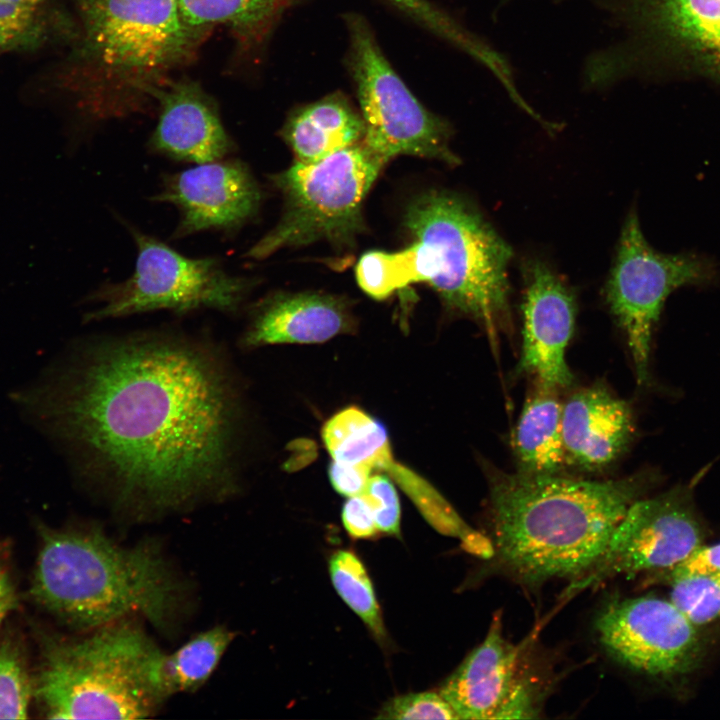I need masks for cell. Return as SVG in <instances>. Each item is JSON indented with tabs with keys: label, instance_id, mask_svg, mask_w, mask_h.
Returning a JSON list of instances; mask_svg holds the SVG:
<instances>
[{
	"label": "cell",
	"instance_id": "cell-1",
	"mask_svg": "<svg viewBox=\"0 0 720 720\" xmlns=\"http://www.w3.org/2000/svg\"><path fill=\"white\" fill-rule=\"evenodd\" d=\"M84 344L26 398L78 470L136 510L232 495L242 407L220 354L170 332Z\"/></svg>",
	"mask_w": 720,
	"mask_h": 720
},
{
	"label": "cell",
	"instance_id": "cell-2",
	"mask_svg": "<svg viewBox=\"0 0 720 720\" xmlns=\"http://www.w3.org/2000/svg\"><path fill=\"white\" fill-rule=\"evenodd\" d=\"M489 479L485 535L493 554L485 568L527 589L584 576L629 508L657 482L652 472L606 481L522 471Z\"/></svg>",
	"mask_w": 720,
	"mask_h": 720
},
{
	"label": "cell",
	"instance_id": "cell-3",
	"mask_svg": "<svg viewBox=\"0 0 720 720\" xmlns=\"http://www.w3.org/2000/svg\"><path fill=\"white\" fill-rule=\"evenodd\" d=\"M73 3L80 30L64 67V86L95 121L156 106L160 91L206 36L186 23L177 0Z\"/></svg>",
	"mask_w": 720,
	"mask_h": 720
},
{
	"label": "cell",
	"instance_id": "cell-4",
	"mask_svg": "<svg viewBox=\"0 0 720 720\" xmlns=\"http://www.w3.org/2000/svg\"><path fill=\"white\" fill-rule=\"evenodd\" d=\"M41 535L31 595L65 623L96 629L141 615L163 628L176 615L181 584L151 543L122 546L96 528Z\"/></svg>",
	"mask_w": 720,
	"mask_h": 720
},
{
	"label": "cell",
	"instance_id": "cell-5",
	"mask_svg": "<svg viewBox=\"0 0 720 720\" xmlns=\"http://www.w3.org/2000/svg\"><path fill=\"white\" fill-rule=\"evenodd\" d=\"M403 225L412 242L383 253L386 284L397 291L426 283L449 309L478 321L494 344L510 320L509 244L469 201L444 190L414 197Z\"/></svg>",
	"mask_w": 720,
	"mask_h": 720
},
{
	"label": "cell",
	"instance_id": "cell-6",
	"mask_svg": "<svg viewBox=\"0 0 720 720\" xmlns=\"http://www.w3.org/2000/svg\"><path fill=\"white\" fill-rule=\"evenodd\" d=\"M166 656L122 619L79 639H50L34 695L50 719H144L172 695Z\"/></svg>",
	"mask_w": 720,
	"mask_h": 720
},
{
	"label": "cell",
	"instance_id": "cell-7",
	"mask_svg": "<svg viewBox=\"0 0 720 720\" xmlns=\"http://www.w3.org/2000/svg\"><path fill=\"white\" fill-rule=\"evenodd\" d=\"M386 162L363 142L270 176L283 197L276 225L247 252L263 260L284 248L325 241L352 248L365 230L363 204Z\"/></svg>",
	"mask_w": 720,
	"mask_h": 720
},
{
	"label": "cell",
	"instance_id": "cell-8",
	"mask_svg": "<svg viewBox=\"0 0 720 720\" xmlns=\"http://www.w3.org/2000/svg\"><path fill=\"white\" fill-rule=\"evenodd\" d=\"M122 223L135 243L134 270L128 278L106 282L88 296L96 307L85 313L86 322L157 310L235 313L256 284L254 278L230 273L217 257H188L134 225Z\"/></svg>",
	"mask_w": 720,
	"mask_h": 720
},
{
	"label": "cell",
	"instance_id": "cell-9",
	"mask_svg": "<svg viewBox=\"0 0 720 720\" xmlns=\"http://www.w3.org/2000/svg\"><path fill=\"white\" fill-rule=\"evenodd\" d=\"M611 9L631 39L598 59L606 80L641 72L720 85V0H614Z\"/></svg>",
	"mask_w": 720,
	"mask_h": 720
},
{
	"label": "cell",
	"instance_id": "cell-10",
	"mask_svg": "<svg viewBox=\"0 0 720 720\" xmlns=\"http://www.w3.org/2000/svg\"><path fill=\"white\" fill-rule=\"evenodd\" d=\"M347 64L365 124L363 144L386 163L399 155L460 163L448 123L428 111L395 72L364 18L346 17Z\"/></svg>",
	"mask_w": 720,
	"mask_h": 720
},
{
	"label": "cell",
	"instance_id": "cell-11",
	"mask_svg": "<svg viewBox=\"0 0 720 720\" xmlns=\"http://www.w3.org/2000/svg\"><path fill=\"white\" fill-rule=\"evenodd\" d=\"M718 272L708 256L654 249L643 234L637 211L630 210L605 285V298L625 333L639 385L649 380L652 335L668 296L682 287L711 285Z\"/></svg>",
	"mask_w": 720,
	"mask_h": 720
},
{
	"label": "cell",
	"instance_id": "cell-12",
	"mask_svg": "<svg viewBox=\"0 0 720 720\" xmlns=\"http://www.w3.org/2000/svg\"><path fill=\"white\" fill-rule=\"evenodd\" d=\"M555 670L536 640L509 641L501 612L483 641L448 677L439 693L458 719H535L555 686Z\"/></svg>",
	"mask_w": 720,
	"mask_h": 720
},
{
	"label": "cell",
	"instance_id": "cell-13",
	"mask_svg": "<svg viewBox=\"0 0 720 720\" xmlns=\"http://www.w3.org/2000/svg\"><path fill=\"white\" fill-rule=\"evenodd\" d=\"M705 538L692 488L678 485L633 503L596 564L569 583L562 599L618 576L656 578L687 559Z\"/></svg>",
	"mask_w": 720,
	"mask_h": 720
},
{
	"label": "cell",
	"instance_id": "cell-14",
	"mask_svg": "<svg viewBox=\"0 0 720 720\" xmlns=\"http://www.w3.org/2000/svg\"><path fill=\"white\" fill-rule=\"evenodd\" d=\"M668 599L638 596L614 599L594 622L597 639L622 667L653 678L688 674L700 664L704 639Z\"/></svg>",
	"mask_w": 720,
	"mask_h": 720
},
{
	"label": "cell",
	"instance_id": "cell-15",
	"mask_svg": "<svg viewBox=\"0 0 720 720\" xmlns=\"http://www.w3.org/2000/svg\"><path fill=\"white\" fill-rule=\"evenodd\" d=\"M263 194L246 163L231 157L162 176L152 201L179 214L172 234L182 239L204 231L233 233L258 214Z\"/></svg>",
	"mask_w": 720,
	"mask_h": 720
},
{
	"label": "cell",
	"instance_id": "cell-16",
	"mask_svg": "<svg viewBox=\"0 0 720 720\" xmlns=\"http://www.w3.org/2000/svg\"><path fill=\"white\" fill-rule=\"evenodd\" d=\"M523 345L518 371L556 390L572 384L565 351L573 334L576 304L572 289L540 260L524 265Z\"/></svg>",
	"mask_w": 720,
	"mask_h": 720
},
{
	"label": "cell",
	"instance_id": "cell-17",
	"mask_svg": "<svg viewBox=\"0 0 720 720\" xmlns=\"http://www.w3.org/2000/svg\"><path fill=\"white\" fill-rule=\"evenodd\" d=\"M158 119L148 141L151 152L200 164L230 157L235 143L215 100L192 79H171L156 99Z\"/></svg>",
	"mask_w": 720,
	"mask_h": 720
},
{
	"label": "cell",
	"instance_id": "cell-18",
	"mask_svg": "<svg viewBox=\"0 0 720 720\" xmlns=\"http://www.w3.org/2000/svg\"><path fill=\"white\" fill-rule=\"evenodd\" d=\"M355 324L350 304L341 296L279 291L254 306L240 344L244 348H256L322 343L351 333Z\"/></svg>",
	"mask_w": 720,
	"mask_h": 720
},
{
	"label": "cell",
	"instance_id": "cell-19",
	"mask_svg": "<svg viewBox=\"0 0 720 720\" xmlns=\"http://www.w3.org/2000/svg\"><path fill=\"white\" fill-rule=\"evenodd\" d=\"M634 432L628 404L602 386L573 394L562 406L566 463L581 469H601L628 446Z\"/></svg>",
	"mask_w": 720,
	"mask_h": 720
},
{
	"label": "cell",
	"instance_id": "cell-20",
	"mask_svg": "<svg viewBox=\"0 0 720 720\" xmlns=\"http://www.w3.org/2000/svg\"><path fill=\"white\" fill-rule=\"evenodd\" d=\"M280 135L297 162L312 163L361 143L365 124L345 96L333 93L293 110Z\"/></svg>",
	"mask_w": 720,
	"mask_h": 720
},
{
	"label": "cell",
	"instance_id": "cell-21",
	"mask_svg": "<svg viewBox=\"0 0 720 720\" xmlns=\"http://www.w3.org/2000/svg\"><path fill=\"white\" fill-rule=\"evenodd\" d=\"M562 406L554 389L541 384L526 401L514 436L522 472L553 475L566 464Z\"/></svg>",
	"mask_w": 720,
	"mask_h": 720
},
{
	"label": "cell",
	"instance_id": "cell-22",
	"mask_svg": "<svg viewBox=\"0 0 720 720\" xmlns=\"http://www.w3.org/2000/svg\"><path fill=\"white\" fill-rule=\"evenodd\" d=\"M291 0H177L181 14L193 29L207 35L225 25L247 46L264 40Z\"/></svg>",
	"mask_w": 720,
	"mask_h": 720
},
{
	"label": "cell",
	"instance_id": "cell-23",
	"mask_svg": "<svg viewBox=\"0 0 720 720\" xmlns=\"http://www.w3.org/2000/svg\"><path fill=\"white\" fill-rule=\"evenodd\" d=\"M332 460L381 471L393 457L388 434L378 420L357 407L333 415L322 428Z\"/></svg>",
	"mask_w": 720,
	"mask_h": 720
},
{
	"label": "cell",
	"instance_id": "cell-24",
	"mask_svg": "<svg viewBox=\"0 0 720 720\" xmlns=\"http://www.w3.org/2000/svg\"><path fill=\"white\" fill-rule=\"evenodd\" d=\"M234 634L224 626L200 632L171 655L166 671L172 694L194 692L212 675Z\"/></svg>",
	"mask_w": 720,
	"mask_h": 720
},
{
	"label": "cell",
	"instance_id": "cell-25",
	"mask_svg": "<svg viewBox=\"0 0 720 720\" xmlns=\"http://www.w3.org/2000/svg\"><path fill=\"white\" fill-rule=\"evenodd\" d=\"M332 584L343 601L363 620L376 637L385 635L372 583L360 559L352 552L341 550L329 560Z\"/></svg>",
	"mask_w": 720,
	"mask_h": 720
},
{
	"label": "cell",
	"instance_id": "cell-26",
	"mask_svg": "<svg viewBox=\"0 0 720 720\" xmlns=\"http://www.w3.org/2000/svg\"><path fill=\"white\" fill-rule=\"evenodd\" d=\"M669 600L695 626L720 618V571L693 572L665 579Z\"/></svg>",
	"mask_w": 720,
	"mask_h": 720
},
{
	"label": "cell",
	"instance_id": "cell-27",
	"mask_svg": "<svg viewBox=\"0 0 720 720\" xmlns=\"http://www.w3.org/2000/svg\"><path fill=\"white\" fill-rule=\"evenodd\" d=\"M43 5L0 1V49L27 51L40 47L49 35Z\"/></svg>",
	"mask_w": 720,
	"mask_h": 720
},
{
	"label": "cell",
	"instance_id": "cell-28",
	"mask_svg": "<svg viewBox=\"0 0 720 720\" xmlns=\"http://www.w3.org/2000/svg\"><path fill=\"white\" fill-rule=\"evenodd\" d=\"M34 683L23 658L11 643L0 645V719H25Z\"/></svg>",
	"mask_w": 720,
	"mask_h": 720
},
{
	"label": "cell",
	"instance_id": "cell-29",
	"mask_svg": "<svg viewBox=\"0 0 720 720\" xmlns=\"http://www.w3.org/2000/svg\"><path fill=\"white\" fill-rule=\"evenodd\" d=\"M408 16L423 24L432 32L451 41L472 56L476 55L482 42L464 31L450 17L427 0H386Z\"/></svg>",
	"mask_w": 720,
	"mask_h": 720
},
{
	"label": "cell",
	"instance_id": "cell-30",
	"mask_svg": "<svg viewBox=\"0 0 720 720\" xmlns=\"http://www.w3.org/2000/svg\"><path fill=\"white\" fill-rule=\"evenodd\" d=\"M376 718L458 720L451 705L436 692L411 693L394 697L383 705Z\"/></svg>",
	"mask_w": 720,
	"mask_h": 720
},
{
	"label": "cell",
	"instance_id": "cell-31",
	"mask_svg": "<svg viewBox=\"0 0 720 720\" xmlns=\"http://www.w3.org/2000/svg\"><path fill=\"white\" fill-rule=\"evenodd\" d=\"M363 494L373 507L378 530L398 536L400 502L392 479L385 473H372Z\"/></svg>",
	"mask_w": 720,
	"mask_h": 720
},
{
	"label": "cell",
	"instance_id": "cell-32",
	"mask_svg": "<svg viewBox=\"0 0 720 720\" xmlns=\"http://www.w3.org/2000/svg\"><path fill=\"white\" fill-rule=\"evenodd\" d=\"M342 522L346 531L354 538H370L379 531L373 507L363 493L348 497L342 509Z\"/></svg>",
	"mask_w": 720,
	"mask_h": 720
},
{
	"label": "cell",
	"instance_id": "cell-33",
	"mask_svg": "<svg viewBox=\"0 0 720 720\" xmlns=\"http://www.w3.org/2000/svg\"><path fill=\"white\" fill-rule=\"evenodd\" d=\"M372 473L373 471L368 467L335 460L328 469L333 488L346 497L362 494Z\"/></svg>",
	"mask_w": 720,
	"mask_h": 720
},
{
	"label": "cell",
	"instance_id": "cell-34",
	"mask_svg": "<svg viewBox=\"0 0 720 720\" xmlns=\"http://www.w3.org/2000/svg\"><path fill=\"white\" fill-rule=\"evenodd\" d=\"M714 570L720 571V542L701 545L679 565L655 579L665 580L672 576Z\"/></svg>",
	"mask_w": 720,
	"mask_h": 720
},
{
	"label": "cell",
	"instance_id": "cell-35",
	"mask_svg": "<svg viewBox=\"0 0 720 720\" xmlns=\"http://www.w3.org/2000/svg\"><path fill=\"white\" fill-rule=\"evenodd\" d=\"M17 596L5 557L0 551V624L15 608Z\"/></svg>",
	"mask_w": 720,
	"mask_h": 720
},
{
	"label": "cell",
	"instance_id": "cell-36",
	"mask_svg": "<svg viewBox=\"0 0 720 720\" xmlns=\"http://www.w3.org/2000/svg\"><path fill=\"white\" fill-rule=\"evenodd\" d=\"M0 1H15V2L36 4V5H43L46 2V0H0Z\"/></svg>",
	"mask_w": 720,
	"mask_h": 720
}]
</instances>
